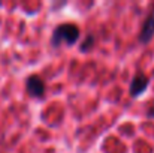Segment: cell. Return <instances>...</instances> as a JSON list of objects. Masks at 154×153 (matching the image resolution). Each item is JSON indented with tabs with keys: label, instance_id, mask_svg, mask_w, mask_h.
Instances as JSON below:
<instances>
[{
	"label": "cell",
	"instance_id": "obj_1",
	"mask_svg": "<svg viewBox=\"0 0 154 153\" xmlns=\"http://www.w3.org/2000/svg\"><path fill=\"white\" fill-rule=\"evenodd\" d=\"M81 36V30L75 23H61L58 24L51 35V47L60 48L61 45L73 47Z\"/></svg>",
	"mask_w": 154,
	"mask_h": 153
},
{
	"label": "cell",
	"instance_id": "obj_2",
	"mask_svg": "<svg viewBox=\"0 0 154 153\" xmlns=\"http://www.w3.org/2000/svg\"><path fill=\"white\" fill-rule=\"evenodd\" d=\"M150 86V77L145 75L144 72H136L135 77L130 81V87H129V93L133 99L139 98L141 95H144L147 92Z\"/></svg>",
	"mask_w": 154,
	"mask_h": 153
},
{
	"label": "cell",
	"instance_id": "obj_3",
	"mask_svg": "<svg viewBox=\"0 0 154 153\" xmlns=\"http://www.w3.org/2000/svg\"><path fill=\"white\" fill-rule=\"evenodd\" d=\"M26 89H27V93L32 98H36V99L44 98V95L47 92L45 81L39 75H29L26 78Z\"/></svg>",
	"mask_w": 154,
	"mask_h": 153
},
{
	"label": "cell",
	"instance_id": "obj_4",
	"mask_svg": "<svg viewBox=\"0 0 154 153\" xmlns=\"http://www.w3.org/2000/svg\"><path fill=\"white\" fill-rule=\"evenodd\" d=\"M154 38V8L150 11V14L147 15V18L142 23V27L139 30L138 35V41L142 45H147L151 42V39Z\"/></svg>",
	"mask_w": 154,
	"mask_h": 153
},
{
	"label": "cell",
	"instance_id": "obj_5",
	"mask_svg": "<svg viewBox=\"0 0 154 153\" xmlns=\"http://www.w3.org/2000/svg\"><path fill=\"white\" fill-rule=\"evenodd\" d=\"M93 45H94V36H93V35H87V36L84 38V41H82L79 50H81V53H88V51L93 48Z\"/></svg>",
	"mask_w": 154,
	"mask_h": 153
},
{
	"label": "cell",
	"instance_id": "obj_6",
	"mask_svg": "<svg viewBox=\"0 0 154 153\" xmlns=\"http://www.w3.org/2000/svg\"><path fill=\"white\" fill-rule=\"evenodd\" d=\"M147 117H148V119H154V107L147 111Z\"/></svg>",
	"mask_w": 154,
	"mask_h": 153
}]
</instances>
